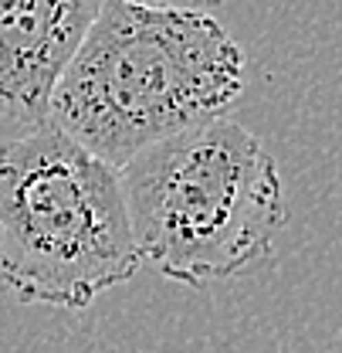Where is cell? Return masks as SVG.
I'll use <instances>...</instances> for the list:
<instances>
[{
	"mask_svg": "<svg viewBox=\"0 0 342 353\" xmlns=\"http://www.w3.org/2000/svg\"><path fill=\"white\" fill-rule=\"evenodd\" d=\"M248 58L200 10L105 0L47 102V123L116 170L139 150L227 116Z\"/></svg>",
	"mask_w": 342,
	"mask_h": 353,
	"instance_id": "1",
	"label": "cell"
},
{
	"mask_svg": "<svg viewBox=\"0 0 342 353\" xmlns=\"http://www.w3.org/2000/svg\"><path fill=\"white\" fill-rule=\"evenodd\" d=\"M119 180L142 262L180 285L251 275L288 221L275 157L227 116L139 150Z\"/></svg>",
	"mask_w": 342,
	"mask_h": 353,
	"instance_id": "2",
	"label": "cell"
},
{
	"mask_svg": "<svg viewBox=\"0 0 342 353\" xmlns=\"http://www.w3.org/2000/svg\"><path fill=\"white\" fill-rule=\"evenodd\" d=\"M142 265L122 180L54 123L0 146V292L88 309Z\"/></svg>",
	"mask_w": 342,
	"mask_h": 353,
	"instance_id": "3",
	"label": "cell"
},
{
	"mask_svg": "<svg viewBox=\"0 0 342 353\" xmlns=\"http://www.w3.org/2000/svg\"><path fill=\"white\" fill-rule=\"evenodd\" d=\"M105 0H0V119L38 126Z\"/></svg>",
	"mask_w": 342,
	"mask_h": 353,
	"instance_id": "4",
	"label": "cell"
},
{
	"mask_svg": "<svg viewBox=\"0 0 342 353\" xmlns=\"http://www.w3.org/2000/svg\"><path fill=\"white\" fill-rule=\"evenodd\" d=\"M132 3H146V7H167V10H200L211 14L227 0H132Z\"/></svg>",
	"mask_w": 342,
	"mask_h": 353,
	"instance_id": "5",
	"label": "cell"
}]
</instances>
